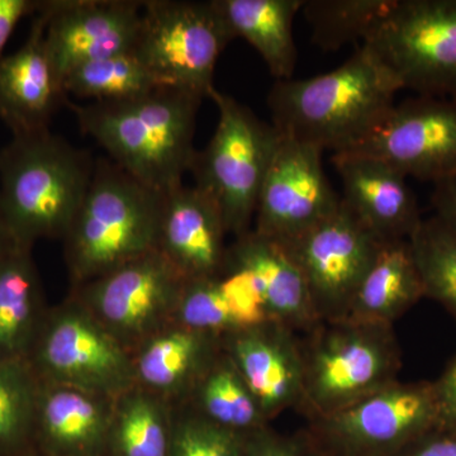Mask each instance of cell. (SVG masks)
Returning <instances> with one entry per match:
<instances>
[{"mask_svg":"<svg viewBox=\"0 0 456 456\" xmlns=\"http://www.w3.org/2000/svg\"><path fill=\"white\" fill-rule=\"evenodd\" d=\"M50 305L32 248L0 261V362H27Z\"/></svg>","mask_w":456,"mask_h":456,"instance_id":"obj_23","label":"cell"},{"mask_svg":"<svg viewBox=\"0 0 456 456\" xmlns=\"http://www.w3.org/2000/svg\"><path fill=\"white\" fill-rule=\"evenodd\" d=\"M226 261L250 273L273 321L305 335L320 323L305 274L287 245L250 230L228 245Z\"/></svg>","mask_w":456,"mask_h":456,"instance_id":"obj_21","label":"cell"},{"mask_svg":"<svg viewBox=\"0 0 456 456\" xmlns=\"http://www.w3.org/2000/svg\"><path fill=\"white\" fill-rule=\"evenodd\" d=\"M437 428L434 380H398L305 430L326 456H398Z\"/></svg>","mask_w":456,"mask_h":456,"instance_id":"obj_9","label":"cell"},{"mask_svg":"<svg viewBox=\"0 0 456 456\" xmlns=\"http://www.w3.org/2000/svg\"><path fill=\"white\" fill-rule=\"evenodd\" d=\"M174 412L175 407L134 384L114 398L107 456H170Z\"/></svg>","mask_w":456,"mask_h":456,"instance_id":"obj_26","label":"cell"},{"mask_svg":"<svg viewBox=\"0 0 456 456\" xmlns=\"http://www.w3.org/2000/svg\"><path fill=\"white\" fill-rule=\"evenodd\" d=\"M45 31L46 17L38 11L25 44L0 60V119L12 136L50 130L57 108L68 101Z\"/></svg>","mask_w":456,"mask_h":456,"instance_id":"obj_19","label":"cell"},{"mask_svg":"<svg viewBox=\"0 0 456 456\" xmlns=\"http://www.w3.org/2000/svg\"><path fill=\"white\" fill-rule=\"evenodd\" d=\"M364 45L402 89L456 98V0H395Z\"/></svg>","mask_w":456,"mask_h":456,"instance_id":"obj_10","label":"cell"},{"mask_svg":"<svg viewBox=\"0 0 456 456\" xmlns=\"http://www.w3.org/2000/svg\"><path fill=\"white\" fill-rule=\"evenodd\" d=\"M163 200L110 159L95 161L88 191L62 240L70 288L156 250Z\"/></svg>","mask_w":456,"mask_h":456,"instance_id":"obj_4","label":"cell"},{"mask_svg":"<svg viewBox=\"0 0 456 456\" xmlns=\"http://www.w3.org/2000/svg\"><path fill=\"white\" fill-rule=\"evenodd\" d=\"M221 351L222 338L171 323L132 353L134 383L183 406Z\"/></svg>","mask_w":456,"mask_h":456,"instance_id":"obj_22","label":"cell"},{"mask_svg":"<svg viewBox=\"0 0 456 456\" xmlns=\"http://www.w3.org/2000/svg\"><path fill=\"white\" fill-rule=\"evenodd\" d=\"M431 206L434 216L456 233V176L434 184Z\"/></svg>","mask_w":456,"mask_h":456,"instance_id":"obj_38","label":"cell"},{"mask_svg":"<svg viewBox=\"0 0 456 456\" xmlns=\"http://www.w3.org/2000/svg\"><path fill=\"white\" fill-rule=\"evenodd\" d=\"M244 456H326L305 430L292 435L275 431L272 426L250 435Z\"/></svg>","mask_w":456,"mask_h":456,"instance_id":"obj_34","label":"cell"},{"mask_svg":"<svg viewBox=\"0 0 456 456\" xmlns=\"http://www.w3.org/2000/svg\"><path fill=\"white\" fill-rule=\"evenodd\" d=\"M114 399L41 382L33 446L46 456H107Z\"/></svg>","mask_w":456,"mask_h":456,"instance_id":"obj_20","label":"cell"},{"mask_svg":"<svg viewBox=\"0 0 456 456\" xmlns=\"http://www.w3.org/2000/svg\"><path fill=\"white\" fill-rule=\"evenodd\" d=\"M383 244L341 200L334 215L287 245L305 274L320 322L346 318Z\"/></svg>","mask_w":456,"mask_h":456,"instance_id":"obj_12","label":"cell"},{"mask_svg":"<svg viewBox=\"0 0 456 456\" xmlns=\"http://www.w3.org/2000/svg\"><path fill=\"white\" fill-rule=\"evenodd\" d=\"M40 7L38 0H0V60L18 23L25 17L35 16Z\"/></svg>","mask_w":456,"mask_h":456,"instance_id":"obj_36","label":"cell"},{"mask_svg":"<svg viewBox=\"0 0 456 456\" xmlns=\"http://www.w3.org/2000/svg\"><path fill=\"white\" fill-rule=\"evenodd\" d=\"M226 226L220 209L196 185L164 194L156 250L187 281L220 274L226 263Z\"/></svg>","mask_w":456,"mask_h":456,"instance_id":"obj_18","label":"cell"},{"mask_svg":"<svg viewBox=\"0 0 456 456\" xmlns=\"http://www.w3.org/2000/svg\"><path fill=\"white\" fill-rule=\"evenodd\" d=\"M208 98L217 107V127L204 150H197L189 173L236 239L253 230L261 187L281 136L272 123L216 86Z\"/></svg>","mask_w":456,"mask_h":456,"instance_id":"obj_6","label":"cell"},{"mask_svg":"<svg viewBox=\"0 0 456 456\" xmlns=\"http://www.w3.org/2000/svg\"><path fill=\"white\" fill-rule=\"evenodd\" d=\"M184 404L213 424L245 436L270 426L244 378L224 349L198 380Z\"/></svg>","mask_w":456,"mask_h":456,"instance_id":"obj_27","label":"cell"},{"mask_svg":"<svg viewBox=\"0 0 456 456\" xmlns=\"http://www.w3.org/2000/svg\"><path fill=\"white\" fill-rule=\"evenodd\" d=\"M41 380L27 362H0V456L33 446Z\"/></svg>","mask_w":456,"mask_h":456,"instance_id":"obj_31","label":"cell"},{"mask_svg":"<svg viewBox=\"0 0 456 456\" xmlns=\"http://www.w3.org/2000/svg\"><path fill=\"white\" fill-rule=\"evenodd\" d=\"M322 154L281 136L261 187L254 231L289 246L338 211L341 196L327 178Z\"/></svg>","mask_w":456,"mask_h":456,"instance_id":"obj_14","label":"cell"},{"mask_svg":"<svg viewBox=\"0 0 456 456\" xmlns=\"http://www.w3.org/2000/svg\"><path fill=\"white\" fill-rule=\"evenodd\" d=\"M395 4V0H305L301 12L311 27L312 44L338 51L365 44Z\"/></svg>","mask_w":456,"mask_h":456,"instance_id":"obj_28","label":"cell"},{"mask_svg":"<svg viewBox=\"0 0 456 456\" xmlns=\"http://www.w3.org/2000/svg\"><path fill=\"white\" fill-rule=\"evenodd\" d=\"M14 456H46L45 454H42L40 450H37L35 448V446H32V448L25 450V452H20V454L14 455Z\"/></svg>","mask_w":456,"mask_h":456,"instance_id":"obj_40","label":"cell"},{"mask_svg":"<svg viewBox=\"0 0 456 456\" xmlns=\"http://www.w3.org/2000/svg\"><path fill=\"white\" fill-rule=\"evenodd\" d=\"M185 281L163 255L152 250L70 288L69 294L132 354L174 323Z\"/></svg>","mask_w":456,"mask_h":456,"instance_id":"obj_11","label":"cell"},{"mask_svg":"<svg viewBox=\"0 0 456 456\" xmlns=\"http://www.w3.org/2000/svg\"><path fill=\"white\" fill-rule=\"evenodd\" d=\"M248 437L213 424L184 404L174 412L170 456H244Z\"/></svg>","mask_w":456,"mask_h":456,"instance_id":"obj_33","label":"cell"},{"mask_svg":"<svg viewBox=\"0 0 456 456\" xmlns=\"http://www.w3.org/2000/svg\"><path fill=\"white\" fill-rule=\"evenodd\" d=\"M307 421L334 415L398 382L402 350L395 326L322 321L301 338Z\"/></svg>","mask_w":456,"mask_h":456,"instance_id":"obj_5","label":"cell"},{"mask_svg":"<svg viewBox=\"0 0 456 456\" xmlns=\"http://www.w3.org/2000/svg\"><path fill=\"white\" fill-rule=\"evenodd\" d=\"M27 362L41 382L112 399L136 384L130 351L70 294L47 311Z\"/></svg>","mask_w":456,"mask_h":456,"instance_id":"obj_8","label":"cell"},{"mask_svg":"<svg viewBox=\"0 0 456 456\" xmlns=\"http://www.w3.org/2000/svg\"><path fill=\"white\" fill-rule=\"evenodd\" d=\"M160 84L134 53H119L77 66L62 80L65 94L90 102L127 101Z\"/></svg>","mask_w":456,"mask_h":456,"instance_id":"obj_29","label":"cell"},{"mask_svg":"<svg viewBox=\"0 0 456 456\" xmlns=\"http://www.w3.org/2000/svg\"><path fill=\"white\" fill-rule=\"evenodd\" d=\"M248 389L272 424L288 410H298L303 397L302 341L289 327L270 321L222 338Z\"/></svg>","mask_w":456,"mask_h":456,"instance_id":"obj_16","label":"cell"},{"mask_svg":"<svg viewBox=\"0 0 456 456\" xmlns=\"http://www.w3.org/2000/svg\"><path fill=\"white\" fill-rule=\"evenodd\" d=\"M94 167L88 151L50 130L12 136L0 149V221L14 244L62 241Z\"/></svg>","mask_w":456,"mask_h":456,"instance_id":"obj_3","label":"cell"},{"mask_svg":"<svg viewBox=\"0 0 456 456\" xmlns=\"http://www.w3.org/2000/svg\"><path fill=\"white\" fill-rule=\"evenodd\" d=\"M203 99L171 86L119 102L66 101L84 134L110 160L160 194L184 184L196 158L194 134Z\"/></svg>","mask_w":456,"mask_h":456,"instance_id":"obj_2","label":"cell"},{"mask_svg":"<svg viewBox=\"0 0 456 456\" xmlns=\"http://www.w3.org/2000/svg\"><path fill=\"white\" fill-rule=\"evenodd\" d=\"M398 456H456V432L435 428Z\"/></svg>","mask_w":456,"mask_h":456,"instance_id":"obj_37","label":"cell"},{"mask_svg":"<svg viewBox=\"0 0 456 456\" xmlns=\"http://www.w3.org/2000/svg\"><path fill=\"white\" fill-rule=\"evenodd\" d=\"M232 40L215 0H146L134 53L160 86L206 99Z\"/></svg>","mask_w":456,"mask_h":456,"instance_id":"obj_7","label":"cell"},{"mask_svg":"<svg viewBox=\"0 0 456 456\" xmlns=\"http://www.w3.org/2000/svg\"><path fill=\"white\" fill-rule=\"evenodd\" d=\"M16 248H20V246L14 244L13 240H12L11 235L8 233L7 228L0 221V261L4 259Z\"/></svg>","mask_w":456,"mask_h":456,"instance_id":"obj_39","label":"cell"},{"mask_svg":"<svg viewBox=\"0 0 456 456\" xmlns=\"http://www.w3.org/2000/svg\"><path fill=\"white\" fill-rule=\"evenodd\" d=\"M342 202L380 241L410 240L424 220L407 176L391 164L360 152L332 154Z\"/></svg>","mask_w":456,"mask_h":456,"instance_id":"obj_17","label":"cell"},{"mask_svg":"<svg viewBox=\"0 0 456 456\" xmlns=\"http://www.w3.org/2000/svg\"><path fill=\"white\" fill-rule=\"evenodd\" d=\"M174 323L218 338L240 330L218 275L185 281Z\"/></svg>","mask_w":456,"mask_h":456,"instance_id":"obj_32","label":"cell"},{"mask_svg":"<svg viewBox=\"0 0 456 456\" xmlns=\"http://www.w3.org/2000/svg\"><path fill=\"white\" fill-rule=\"evenodd\" d=\"M349 151L380 159L407 178L432 184L452 178L456 176V98L404 99Z\"/></svg>","mask_w":456,"mask_h":456,"instance_id":"obj_13","label":"cell"},{"mask_svg":"<svg viewBox=\"0 0 456 456\" xmlns=\"http://www.w3.org/2000/svg\"><path fill=\"white\" fill-rule=\"evenodd\" d=\"M424 297L408 240L386 242L360 284L345 320L395 326Z\"/></svg>","mask_w":456,"mask_h":456,"instance_id":"obj_25","label":"cell"},{"mask_svg":"<svg viewBox=\"0 0 456 456\" xmlns=\"http://www.w3.org/2000/svg\"><path fill=\"white\" fill-rule=\"evenodd\" d=\"M434 386L439 402V428L456 432V353Z\"/></svg>","mask_w":456,"mask_h":456,"instance_id":"obj_35","label":"cell"},{"mask_svg":"<svg viewBox=\"0 0 456 456\" xmlns=\"http://www.w3.org/2000/svg\"><path fill=\"white\" fill-rule=\"evenodd\" d=\"M408 242L425 298L439 303L456 322V233L431 216L421 221Z\"/></svg>","mask_w":456,"mask_h":456,"instance_id":"obj_30","label":"cell"},{"mask_svg":"<svg viewBox=\"0 0 456 456\" xmlns=\"http://www.w3.org/2000/svg\"><path fill=\"white\" fill-rule=\"evenodd\" d=\"M143 2L137 0H46L47 51L60 80L77 66L134 53Z\"/></svg>","mask_w":456,"mask_h":456,"instance_id":"obj_15","label":"cell"},{"mask_svg":"<svg viewBox=\"0 0 456 456\" xmlns=\"http://www.w3.org/2000/svg\"><path fill=\"white\" fill-rule=\"evenodd\" d=\"M399 90L395 75L362 44L330 73L278 80L266 103L281 136L338 154L367 139L395 106Z\"/></svg>","mask_w":456,"mask_h":456,"instance_id":"obj_1","label":"cell"},{"mask_svg":"<svg viewBox=\"0 0 456 456\" xmlns=\"http://www.w3.org/2000/svg\"><path fill=\"white\" fill-rule=\"evenodd\" d=\"M305 0H215L235 38L257 51L275 80L292 79L297 65L293 23Z\"/></svg>","mask_w":456,"mask_h":456,"instance_id":"obj_24","label":"cell"}]
</instances>
